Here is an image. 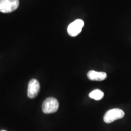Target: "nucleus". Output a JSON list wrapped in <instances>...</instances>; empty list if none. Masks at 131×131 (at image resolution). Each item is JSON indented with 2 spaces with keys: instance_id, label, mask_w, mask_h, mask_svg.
<instances>
[{
  "instance_id": "obj_1",
  "label": "nucleus",
  "mask_w": 131,
  "mask_h": 131,
  "mask_svg": "<svg viewBox=\"0 0 131 131\" xmlns=\"http://www.w3.org/2000/svg\"><path fill=\"white\" fill-rule=\"evenodd\" d=\"M59 108V103L56 98H47L44 101L42 105V110L45 114H49L56 112Z\"/></svg>"
},
{
  "instance_id": "obj_2",
  "label": "nucleus",
  "mask_w": 131,
  "mask_h": 131,
  "mask_svg": "<svg viewBox=\"0 0 131 131\" xmlns=\"http://www.w3.org/2000/svg\"><path fill=\"white\" fill-rule=\"evenodd\" d=\"M124 116V111L120 109H112L104 114L103 119L106 123H111L114 121L121 119Z\"/></svg>"
},
{
  "instance_id": "obj_3",
  "label": "nucleus",
  "mask_w": 131,
  "mask_h": 131,
  "mask_svg": "<svg viewBox=\"0 0 131 131\" xmlns=\"http://www.w3.org/2000/svg\"><path fill=\"white\" fill-rule=\"evenodd\" d=\"M19 0H0V12L10 13L15 10L19 6Z\"/></svg>"
},
{
  "instance_id": "obj_4",
  "label": "nucleus",
  "mask_w": 131,
  "mask_h": 131,
  "mask_svg": "<svg viewBox=\"0 0 131 131\" xmlns=\"http://www.w3.org/2000/svg\"><path fill=\"white\" fill-rule=\"evenodd\" d=\"M84 21L82 19H78L70 23L68 27V33L71 37H76L81 32L82 28L84 26Z\"/></svg>"
},
{
  "instance_id": "obj_5",
  "label": "nucleus",
  "mask_w": 131,
  "mask_h": 131,
  "mask_svg": "<svg viewBox=\"0 0 131 131\" xmlns=\"http://www.w3.org/2000/svg\"><path fill=\"white\" fill-rule=\"evenodd\" d=\"M40 90V84L36 79H32L29 81L27 89V96L30 98H34L38 94Z\"/></svg>"
},
{
  "instance_id": "obj_6",
  "label": "nucleus",
  "mask_w": 131,
  "mask_h": 131,
  "mask_svg": "<svg viewBox=\"0 0 131 131\" xmlns=\"http://www.w3.org/2000/svg\"><path fill=\"white\" fill-rule=\"evenodd\" d=\"M88 77L92 81H103L107 78V74L103 72H96L95 70H90L88 73Z\"/></svg>"
},
{
  "instance_id": "obj_7",
  "label": "nucleus",
  "mask_w": 131,
  "mask_h": 131,
  "mask_svg": "<svg viewBox=\"0 0 131 131\" xmlns=\"http://www.w3.org/2000/svg\"><path fill=\"white\" fill-rule=\"evenodd\" d=\"M89 97L95 100H100L104 96V93L101 90L95 89L94 91H92L89 95Z\"/></svg>"
},
{
  "instance_id": "obj_8",
  "label": "nucleus",
  "mask_w": 131,
  "mask_h": 131,
  "mask_svg": "<svg viewBox=\"0 0 131 131\" xmlns=\"http://www.w3.org/2000/svg\"><path fill=\"white\" fill-rule=\"evenodd\" d=\"M1 131H7V130H1Z\"/></svg>"
}]
</instances>
